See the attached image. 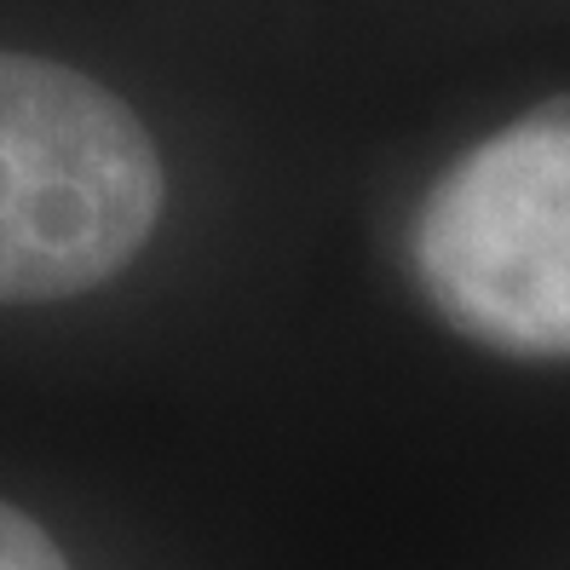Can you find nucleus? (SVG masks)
Returning <instances> with one entry per match:
<instances>
[{"mask_svg":"<svg viewBox=\"0 0 570 570\" xmlns=\"http://www.w3.org/2000/svg\"><path fill=\"white\" fill-rule=\"evenodd\" d=\"M0 570H70V564H63L58 542L23 508L0 501Z\"/></svg>","mask_w":570,"mask_h":570,"instance_id":"3","label":"nucleus"},{"mask_svg":"<svg viewBox=\"0 0 570 570\" xmlns=\"http://www.w3.org/2000/svg\"><path fill=\"white\" fill-rule=\"evenodd\" d=\"M410 259L455 334L501 357H570V92L542 98L426 185Z\"/></svg>","mask_w":570,"mask_h":570,"instance_id":"2","label":"nucleus"},{"mask_svg":"<svg viewBox=\"0 0 570 570\" xmlns=\"http://www.w3.org/2000/svg\"><path fill=\"white\" fill-rule=\"evenodd\" d=\"M161 196V156L110 87L0 52V306L76 299L127 272Z\"/></svg>","mask_w":570,"mask_h":570,"instance_id":"1","label":"nucleus"}]
</instances>
